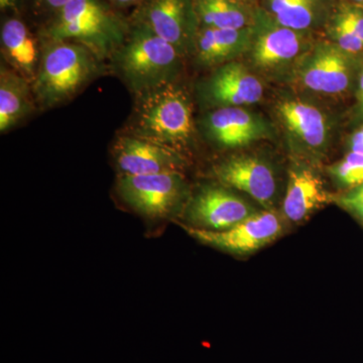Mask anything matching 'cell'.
<instances>
[{"instance_id":"1","label":"cell","mask_w":363,"mask_h":363,"mask_svg":"<svg viewBox=\"0 0 363 363\" xmlns=\"http://www.w3.org/2000/svg\"><path fill=\"white\" fill-rule=\"evenodd\" d=\"M124 133L160 143L188 157L196 136L188 91L176 81L135 95Z\"/></svg>"},{"instance_id":"2","label":"cell","mask_w":363,"mask_h":363,"mask_svg":"<svg viewBox=\"0 0 363 363\" xmlns=\"http://www.w3.org/2000/svg\"><path fill=\"white\" fill-rule=\"evenodd\" d=\"M111 60L114 72L138 95L176 82L184 57L149 28L136 23Z\"/></svg>"},{"instance_id":"3","label":"cell","mask_w":363,"mask_h":363,"mask_svg":"<svg viewBox=\"0 0 363 363\" xmlns=\"http://www.w3.org/2000/svg\"><path fill=\"white\" fill-rule=\"evenodd\" d=\"M104 60L77 43L49 42L32 84L35 102L52 108L70 100L101 75Z\"/></svg>"},{"instance_id":"4","label":"cell","mask_w":363,"mask_h":363,"mask_svg":"<svg viewBox=\"0 0 363 363\" xmlns=\"http://www.w3.org/2000/svg\"><path fill=\"white\" fill-rule=\"evenodd\" d=\"M45 35L50 42L85 45L104 61L111 58L128 37L123 21L100 0H71L58 11Z\"/></svg>"},{"instance_id":"5","label":"cell","mask_w":363,"mask_h":363,"mask_svg":"<svg viewBox=\"0 0 363 363\" xmlns=\"http://www.w3.org/2000/svg\"><path fill=\"white\" fill-rule=\"evenodd\" d=\"M116 193L133 213L150 222L180 218L190 198L184 173L117 176Z\"/></svg>"},{"instance_id":"6","label":"cell","mask_w":363,"mask_h":363,"mask_svg":"<svg viewBox=\"0 0 363 363\" xmlns=\"http://www.w3.org/2000/svg\"><path fill=\"white\" fill-rule=\"evenodd\" d=\"M355 58L332 42L313 45L298 60L292 78L302 89L338 96L347 92L354 77Z\"/></svg>"},{"instance_id":"7","label":"cell","mask_w":363,"mask_h":363,"mask_svg":"<svg viewBox=\"0 0 363 363\" xmlns=\"http://www.w3.org/2000/svg\"><path fill=\"white\" fill-rule=\"evenodd\" d=\"M257 212L233 189L215 184L202 186L191 194L182 212L180 226L208 231H224Z\"/></svg>"},{"instance_id":"8","label":"cell","mask_w":363,"mask_h":363,"mask_svg":"<svg viewBox=\"0 0 363 363\" xmlns=\"http://www.w3.org/2000/svg\"><path fill=\"white\" fill-rule=\"evenodd\" d=\"M247 55L253 70L267 76L292 74L298 60L310 49L302 32L279 25L277 21H255Z\"/></svg>"},{"instance_id":"9","label":"cell","mask_w":363,"mask_h":363,"mask_svg":"<svg viewBox=\"0 0 363 363\" xmlns=\"http://www.w3.org/2000/svg\"><path fill=\"white\" fill-rule=\"evenodd\" d=\"M189 235L203 245L228 252L247 255L271 245L285 230L283 215L272 210L257 211L224 231H208L182 226Z\"/></svg>"},{"instance_id":"10","label":"cell","mask_w":363,"mask_h":363,"mask_svg":"<svg viewBox=\"0 0 363 363\" xmlns=\"http://www.w3.org/2000/svg\"><path fill=\"white\" fill-rule=\"evenodd\" d=\"M212 173L221 185L240 191L266 210L276 211L279 181L272 162L257 155H234L215 164Z\"/></svg>"},{"instance_id":"11","label":"cell","mask_w":363,"mask_h":363,"mask_svg":"<svg viewBox=\"0 0 363 363\" xmlns=\"http://www.w3.org/2000/svg\"><path fill=\"white\" fill-rule=\"evenodd\" d=\"M276 112L298 156L310 161L323 156L332 130L323 111L306 100L291 97L279 100Z\"/></svg>"},{"instance_id":"12","label":"cell","mask_w":363,"mask_h":363,"mask_svg":"<svg viewBox=\"0 0 363 363\" xmlns=\"http://www.w3.org/2000/svg\"><path fill=\"white\" fill-rule=\"evenodd\" d=\"M138 25L173 45L184 58L194 54L199 30L192 0H147L138 11Z\"/></svg>"},{"instance_id":"13","label":"cell","mask_w":363,"mask_h":363,"mask_svg":"<svg viewBox=\"0 0 363 363\" xmlns=\"http://www.w3.org/2000/svg\"><path fill=\"white\" fill-rule=\"evenodd\" d=\"M264 93L260 79L238 60L214 68L197 86L198 98L210 111L257 104Z\"/></svg>"},{"instance_id":"14","label":"cell","mask_w":363,"mask_h":363,"mask_svg":"<svg viewBox=\"0 0 363 363\" xmlns=\"http://www.w3.org/2000/svg\"><path fill=\"white\" fill-rule=\"evenodd\" d=\"M117 176H143L184 173L188 157L152 140L123 133L111 149Z\"/></svg>"},{"instance_id":"15","label":"cell","mask_w":363,"mask_h":363,"mask_svg":"<svg viewBox=\"0 0 363 363\" xmlns=\"http://www.w3.org/2000/svg\"><path fill=\"white\" fill-rule=\"evenodd\" d=\"M203 136L219 149L233 150L272 138L271 124L243 107L211 109L199 123Z\"/></svg>"},{"instance_id":"16","label":"cell","mask_w":363,"mask_h":363,"mask_svg":"<svg viewBox=\"0 0 363 363\" xmlns=\"http://www.w3.org/2000/svg\"><path fill=\"white\" fill-rule=\"evenodd\" d=\"M330 200L321 176L311 166L294 164L289 173L288 187L281 207L286 220L301 223Z\"/></svg>"},{"instance_id":"17","label":"cell","mask_w":363,"mask_h":363,"mask_svg":"<svg viewBox=\"0 0 363 363\" xmlns=\"http://www.w3.org/2000/svg\"><path fill=\"white\" fill-rule=\"evenodd\" d=\"M253 28L222 30L205 28L196 38L195 62L203 68H217L245 56L252 44Z\"/></svg>"},{"instance_id":"18","label":"cell","mask_w":363,"mask_h":363,"mask_svg":"<svg viewBox=\"0 0 363 363\" xmlns=\"http://www.w3.org/2000/svg\"><path fill=\"white\" fill-rule=\"evenodd\" d=\"M1 51L4 58L13 70L33 84L39 69L42 52L23 21L9 18L4 23Z\"/></svg>"},{"instance_id":"19","label":"cell","mask_w":363,"mask_h":363,"mask_svg":"<svg viewBox=\"0 0 363 363\" xmlns=\"http://www.w3.org/2000/svg\"><path fill=\"white\" fill-rule=\"evenodd\" d=\"M32 84L13 69L0 70V131L6 133L35 111Z\"/></svg>"},{"instance_id":"20","label":"cell","mask_w":363,"mask_h":363,"mask_svg":"<svg viewBox=\"0 0 363 363\" xmlns=\"http://www.w3.org/2000/svg\"><path fill=\"white\" fill-rule=\"evenodd\" d=\"M195 9L198 20L205 28L241 30L255 23L241 0H195Z\"/></svg>"},{"instance_id":"21","label":"cell","mask_w":363,"mask_h":363,"mask_svg":"<svg viewBox=\"0 0 363 363\" xmlns=\"http://www.w3.org/2000/svg\"><path fill=\"white\" fill-rule=\"evenodd\" d=\"M269 13L279 25L304 32L317 25L321 16L320 0H266Z\"/></svg>"},{"instance_id":"22","label":"cell","mask_w":363,"mask_h":363,"mask_svg":"<svg viewBox=\"0 0 363 363\" xmlns=\"http://www.w3.org/2000/svg\"><path fill=\"white\" fill-rule=\"evenodd\" d=\"M331 175L341 185L357 187L363 184V156L350 152L329 169Z\"/></svg>"},{"instance_id":"23","label":"cell","mask_w":363,"mask_h":363,"mask_svg":"<svg viewBox=\"0 0 363 363\" xmlns=\"http://www.w3.org/2000/svg\"><path fill=\"white\" fill-rule=\"evenodd\" d=\"M331 42L353 58L363 55V42L336 14L331 26Z\"/></svg>"},{"instance_id":"24","label":"cell","mask_w":363,"mask_h":363,"mask_svg":"<svg viewBox=\"0 0 363 363\" xmlns=\"http://www.w3.org/2000/svg\"><path fill=\"white\" fill-rule=\"evenodd\" d=\"M337 16L363 42V6L345 4L341 7Z\"/></svg>"},{"instance_id":"25","label":"cell","mask_w":363,"mask_h":363,"mask_svg":"<svg viewBox=\"0 0 363 363\" xmlns=\"http://www.w3.org/2000/svg\"><path fill=\"white\" fill-rule=\"evenodd\" d=\"M338 203L344 209L363 221V184L351 189L350 192L341 196Z\"/></svg>"},{"instance_id":"26","label":"cell","mask_w":363,"mask_h":363,"mask_svg":"<svg viewBox=\"0 0 363 363\" xmlns=\"http://www.w3.org/2000/svg\"><path fill=\"white\" fill-rule=\"evenodd\" d=\"M350 145V152H357L363 156V126L351 136Z\"/></svg>"},{"instance_id":"27","label":"cell","mask_w":363,"mask_h":363,"mask_svg":"<svg viewBox=\"0 0 363 363\" xmlns=\"http://www.w3.org/2000/svg\"><path fill=\"white\" fill-rule=\"evenodd\" d=\"M45 2V6L51 7L52 9H57L60 11L62 7L66 6L67 4L71 1V0H43Z\"/></svg>"},{"instance_id":"28","label":"cell","mask_w":363,"mask_h":363,"mask_svg":"<svg viewBox=\"0 0 363 363\" xmlns=\"http://www.w3.org/2000/svg\"><path fill=\"white\" fill-rule=\"evenodd\" d=\"M357 97L363 108V71L362 75H360L359 80H358Z\"/></svg>"},{"instance_id":"29","label":"cell","mask_w":363,"mask_h":363,"mask_svg":"<svg viewBox=\"0 0 363 363\" xmlns=\"http://www.w3.org/2000/svg\"><path fill=\"white\" fill-rule=\"evenodd\" d=\"M18 0H0V7L1 9H13L16 6Z\"/></svg>"},{"instance_id":"30","label":"cell","mask_w":363,"mask_h":363,"mask_svg":"<svg viewBox=\"0 0 363 363\" xmlns=\"http://www.w3.org/2000/svg\"><path fill=\"white\" fill-rule=\"evenodd\" d=\"M116 4H130L135 2L140 1V0H113Z\"/></svg>"},{"instance_id":"31","label":"cell","mask_w":363,"mask_h":363,"mask_svg":"<svg viewBox=\"0 0 363 363\" xmlns=\"http://www.w3.org/2000/svg\"><path fill=\"white\" fill-rule=\"evenodd\" d=\"M348 4L363 6V0H348Z\"/></svg>"},{"instance_id":"32","label":"cell","mask_w":363,"mask_h":363,"mask_svg":"<svg viewBox=\"0 0 363 363\" xmlns=\"http://www.w3.org/2000/svg\"><path fill=\"white\" fill-rule=\"evenodd\" d=\"M241 1H243V0H241Z\"/></svg>"},{"instance_id":"33","label":"cell","mask_w":363,"mask_h":363,"mask_svg":"<svg viewBox=\"0 0 363 363\" xmlns=\"http://www.w3.org/2000/svg\"><path fill=\"white\" fill-rule=\"evenodd\" d=\"M363 109V108H362Z\"/></svg>"}]
</instances>
